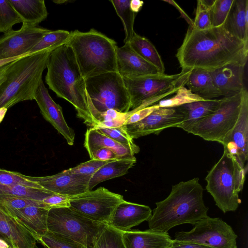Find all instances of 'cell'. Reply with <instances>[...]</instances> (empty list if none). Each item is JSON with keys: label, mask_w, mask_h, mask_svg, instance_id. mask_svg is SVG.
<instances>
[{"label": "cell", "mask_w": 248, "mask_h": 248, "mask_svg": "<svg viewBox=\"0 0 248 248\" xmlns=\"http://www.w3.org/2000/svg\"><path fill=\"white\" fill-rule=\"evenodd\" d=\"M175 56L182 69L210 71L231 63L245 66L248 42L233 36L223 25L202 31L189 26Z\"/></svg>", "instance_id": "cell-1"}, {"label": "cell", "mask_w": 248, "mask_h": 248, "mask_svg": "<svg viewBox=\"0 0 248 248\" xmlns=\"http://www.w3.org/2000/svg\"><path fill=\"white\" fill-rule=\"evenodd\" d=\"M46 83L56 95L70 103L77 116L89 126L97 124L91 110V101L72 49L66 44L52 51L46 66Z\"/></svg>", "instance_id": "cell-2"}, {"label": "cell", "mask_w": 248, "mask_h": 248, "mask_svg": "<svg viewBox=\"0 0 248 248\" xmlns=\"http://www.w3.org/2000/svg\"><path fill=\"white\" fill-rule=\"evenodd\" d=\"M199 178L173 185L169 195L155 203L156 208L148 220L151 231L167 232L181 224L194 225L207 216L208 208L203 201V188Z\"/></svg>", "instance_id": "cell-3"}, {"label": "cell", "mask_w": 248, "mask_h": 248, "mask_svg": "<svg viewBox=\"0 0 248 248\" xmlns=\"http://www.w3.org/2000/svg\"><path fill=\"white\" fill-rule=\"evenodd\" d=\"M46 49L30 54L9 63L0 78V108L34 99L50 52Z\"/></svg>", "instance_id": "cell-4"}, {"label": "cell", "mask_w": 248, "mask_h": 248, "mask_svg": "<svg viewBox=\"0 0 248 248\" xmlns=\"http://www.w3.org/2000/svg\"><path fill=\"white\" fill-rule=\"evenodd\" d=\"M66 44L72 49L84 79L117 72L116 42L95 29L71 31Z\"/></svg>", "instance_id": "cell-5"}, {"label": "cell", "mask_w": 248, "mask_h": 248, "mask_svg": "<svg viewBox=\"0 0 248 248\" xmlns=\"http://www.w3.org/2000/svg\"><path fill=\"white\" fill-rule=\"evenodd\" d=\"M247 170V167L243 166L224 148L222 155L206 176V189L224 213L235 211L241 203L238 194L243 189Z\"/></svg>", "instance_id": "cell-6"}, {"label": "cell", "mask_w": 248, "mask_h": 248, "mask_svg": "<svg viewBox=\"0 0 248 248\" xmlns=\"http://www.w3.org/2000/svg\"><path fill=\"white\" fill-rule=\"evenodd\" d=\"M192 69H182L179 74H159L123 78L128 93L130 110L142 109L155 104L185 86Z\"/></svg>", "instance_id": "cell-7"}, {"label": "cell", "mask_w": 248, "mask_h": 248, "mask_svg": "<svg viewBox=\"0 0 248 248\" xmlns=\"http://www.w3.org/2000/svg\"><path fill=\"white\" fill-rule=\"evenodd\" d=\"M106 224L91 220L69 206L52 208L48 213V231L69 238L87 248H94Z\"/></svg>", "instance_id": "cell-8"}, {"label": "cell", "mask_w": 248, "mask_h": 248, "mask_svg": "<svg viewBox=\"0 0 248 248\" xmlns=\"http://www.w3.org/2000/svg\"><path fill=\"white\" fill-rule=\"evenodd\" d=\"M85 81L86 92L96 111L113 109L126 113L130 110V97L123 77L118 72L88 78Z\"/></svg>", "instance_id": "cell-9"}, {"label": "cell", "mask_w": 248, "mask_h": 248, "mask_svg": "<svg viewBox=\"0 0 248 248\" xmlns=\"http://www.w3.org/2000/svg\"><path fill=\"white\" fill-rule=\"evenodd\" d=\"M241 93L220 99L219 105L213 113L196 122L185 131L204 140L221 143L237 120Z\"/></svg>", "instance_id": "cell-10"}, {"label": "cell", "mask_w": 248, "mask_h": 248, "mask_svg": "<svg viewBox=\"0 0 248 248\" xmlns=\"http://www.w3.org/2000/svg\"><path fill=\"white\" fill-rule=\"evenodd\" d=\"M188 232H177L174 240L193 242L213 248H237V235L232 228L219 218L208 216L200 219Z\"/></svg>", "instance_id": "cell-11"}, {"label": "cell", "mask_w": 248, "mask_h": 248, "mask_svg": "<svg viewBox=\"0 0 248 248\" xmlns=\"http://www.w3.org/2000/svg\"><path fill=\"white\" fill-rule=\"evenodd\" d=\"M123 196L104 187L69 197V207L95 222L107 224Z\"/></svg>", "instance_id": "cell-12"}, {"label": "cell", "mask_w": 248, "mask_h": 248, "mask_svg": "<svg viewBox=\"0 0 248 248\" xmlns=\"http://www.w3.org/2000/svg\"><path fill=\"white\" fill-rule=\"evenodd\" d=\"M185 115L178 107H157L140 121L122 126L133 139L158 134L166 128L177 127L185 119Z\"/></svg>", "instance_id": "cell-13"}, {"label": "cell", "mask_w": 248, "mask_h": 248, "mask_svg": "<svg viewBox=\"0 0 248 248\" xmlns=\"http://www.w3.org/2000/svg\"><path fill=\"white\" fill-rule=\"evenodd\" d=\"M50 30L22 24L18 30H12L0 36V60L27 55Z\"/></svg>", "instance_id": "cell-14"}, {"label": "cell", "mask_w": 248, "mask_h": 248, "mask_svg": "<svg viewBox=\"0 0 248 248\" xmlns=\"http://www.w3.org/2000/svg\"><path fill=\"white\" fill-rule=\"evenodd\" d=\"M91 175L72 173L65 170L57 174L46 176H27V178L43 188L69 197L89 191Z\"/></svg>", "instance_id": "cell-15"}, {"label": "cell", "mask_w": 248, "mask_h": 248, "mask_svg": "<svg viewBox=\"0 0 248 248\" xmlns=\"http://www.w3.org/2000/svg\"><path fill=\"white\" fill-rule=\"evenodd\" d=\"M240 111L232 129L221 144L233 155L244 167L248 159V93L245 87L241 92Z\"/></svg>", "instance_id": "cell-16"}, {"label": "cell", "mask_w": 248, "mask_h": 248, "mask_svg": "<svg viewBox=\"0 0 248 248\" xmlns=\"http://www.w3.org/2000/svg\"><path fill=\"white\" fill-rule=\"evenodd\" d=\"M34 100L36 101L44 119L63 137L68 144L73 145L75 141V132L67 124L62 107L52 99L43 80L36 89Z\"/></svg>", "instance_id": "cell-17"}, {"label": "cell", "mask_w": 248, "mask_h": 248, "mask_svg": "<svg viewBox=\"0 0 248 248\" xmlns=\"http://www.w3.org/2000/svg\"><path fill=\"white\" fill-rule=\"evenodd\" d=\"M152 213L148 206L124 200L117 206L107 224L122 232L128 231L131 228L148 221Z\"/></svg>", "instance_id": "cell-18"}, {"label": "cell", "mask_w": 248, "mask_h": 248, "mask_svg": "<svg viewBox=\"0 0 248 248\" xmlns=\"http://www.w3.org/2000/svg\"><path fill=\"white\" fill-rule=\"evenodd\" d=\"M117 72L123 77H139L161 74L157 68L150 64L126 43L116 51Z\"/></svg>", "instance_id": "cell-19"}, {"label": "cell", "mask_w": 248, "mask_h": 248, "mask_svg": "<svg viewBox=\"0 0 248 248\" xmlns=\"http://www.w3.org/2000/svg\"><path fill=\"white\" fill-rule=\"evenodd\" d=\"M245 67L238 63H231L209 71L214 84L221 96L230 97L241 93L245 88Z\"/></svg>", "instance_id": "cell-20"}, {"label": "cell", "mask_w": 248, "mask_h": 248, "mask_svg": "<svg viewBox=\"0 0 248 248\" xmlns=\"http://www.w3.org/2000/svg\"><path fill=\"white\" fill-rule=\"evenodd\" d=\"M0 233L16 248H37L32 234L15 217L0 207Z\"/></svg>", "instance_id": "cell-21"}, {"label": "cell", "mask_w": 248, "mask_h": 248, "mask_svg": "<svg viewBox=\"0 0 248 248\" xmlns=\"http://www.w3.org/2000/svg\"><path fill=\"white\" fill-rule=\"evenodd\" d=\"M123 239L126 248H168L172 240L168 232L150 230L123 232Z\"/></svg>", "instance_id": "cell-22"}, {"label": "cell", "mask_w": 248, "mask_h": 248, "mask_svg": "<svg viewBox=\"0 0 248 248\" xmlns=\"http://www.w3.org/2000/svg\"><path fill=\"white\" fill-rule=\"evenodd\" d=\"M49 209L29 206L13 211L15 217L34 236L36 240L48 232L47 216Z\"/></svg>", "instance_id": "cell-23"}, {"label": "cell", "mask_w": 248, "mask_h": 248, "mask_svg": "<svg viewBox=\"0 0 248 248\" xmlns=\"http://www.w3.org/2000/svg\"><path fill=\"white\" fill-rule=\"evenodd\" d=\"M84 146L90 156L93 152L101 148L112 150L119 159L131 158L135 155L129 147L119 143L93 127L87 129L85 133Z\"/></svg>", "instance_id": "cell-24"}, {"label": "cell", "mask_w": 248, "mask_h": 248, "mask_svg": "<svg viewBox=\"0 0 248 248\" xmlns=\"http://www.w3.org/2000/svg\"><path fill=\"white\" fill-rule=\"evenodd\" d=\"M223 26L239 40L248 42V0H233Z\"/></svg>", "instance_id": "cell-25"}, {"label": "cell", "mask_w": 248, "mask_h": 248, "mask_svg": "<svg viewBox=\"0 0 248 248\" xmlns=\"http://www.w3.org/2000/svg\"><path fill=\"white\" fill-rule=\"evenodd\" d=\"M8 0L23 24L36 27L47 16L44 0Z\"/></svg>", "instance_id": "cell-26"}, {"label": "cell", "mask_w": 248, "mask_h": 248, "mask_svg": "<svg viewBox=\"0 0 248 248\" xmlns=\"http://www.w3.org/2000/svg\"><path fill=\"white\" fill-rule=\"evenodd\" d=\"M193 93L204 100L214 99L221 96L213 81L209 71L192 69L186 85Z\"/></svg>", "instance_id": "cell-27"}, {"label": "cell", "mask_w": 248, "mask_h": 248, "mask_svg": "<svg viewBox=\"0 0 248 248\" xmlns=\"http://www.w3.org/2000/svg\"><path fill=\"white\" fill-rule=\"evenodd\" d=\"M220 99L203 100L186 104L178 107L185 115L184 121L177 127L185 130L191 125L213 113Z\"/></svg>", "instance_id": "cell-28"}, {"label": "cell", "mask_w": 248, "mask_h": 248, "mask_svg": "<svg viewBox=\"0 0 248 248\" xmlns=\"http://www.w3.org/2000/svg\"><path fill=\"white\" fill-rule=\"evenodd\" d=\"M136 162V158L134 156L113 160L107 163L92 176L89 183V190H92L102 182L124 175Z\"/></svg>", "instance_id": "cell-29"}, {"label": "cell", "mask_w": 248, "mask_h": 248, "mask_svg": "<svg viewBox=\"0 0 248 248\" xmlns=\"http://www.w3.org/2000/svg\"><path fill=\"white\" fill-rule=\"evenodd\" d=\"M128 43L135 53L155 66L161 74H165V68L161 57L155 47L148 39L135 32Z\"/></svg>", "instance_id": "cell-30"}, {"label": "cell", "mask_w": 248, "mask_h": 248, "mask_svg": "<svg viewBox=\"0 0 248 248\" xmlns=\"http://www.w3.org/2000/svg\"><path fill=\"white\" fill-rule=\"evenodd\" d=\"M53 192L44 188H37L21 184L0 186V195H10L42 201Z\"/></svg>", "instance_id": "cell-31"}, {"label": "cell", "mask_w": 248, "mask_h": 248, "mask_svg": "<svg viewBox=\"0 0 248 248\" xmlns=\"http://www.w3.org/2000/svg\"><path fill=\"white\" fill-rule=\"evenodd\" d=\"M117 15L121 18L125 32L124 44L128 43L135 33L134 24L137 13L130 9V0H111Z\"/></svg>", "instance_id": "cell-32"}, {"label": "cell", "mask_w": 248, "mask_h": 248, "mask_svg": "<svg viewBox=\"0 0 248 248\" xmlns=\"http://www.w3.org/2000/svg\"><path fill=\"white\" fill-rule=\"evenodd\" d=\"M71 35V32L59 30L50 31L30 51L32 54L40 51L50 49L53 50L66 44Z\"/></svg>", "instance_id": "cell-33"}, {"label": "cell", "mask_w": 248, "mask_h": 248, "mask_svg": "<svg viewBox=\"0 0 248 248\" xmlns=\"http://www.w3.org/2000/svg\"><path fill=\"white\" fill-rule=\"evenodd\" d=\"M94 248H126L123 232L106 224L96 242Z\"/></svg>", "instance_id": "cell-34"}, {"label": "cell", "mask_w": 248, "mask_h": 248, "mask_svg": "<svg viewBox=\"0 0 248 248\" xmlns=\"http://www.w3.org/2000/svg\"><path fill=\"white\" fill-rule=\"evenodd\" d=\"M36 241L46 248H87L77 241L49 231Z\"/></svg>", "instance_id": "cell-35"}, {"label": "cell", "mask_w": 248, "mask_h": 248, "mask_svg": "<svg viewBox=\"0 0 248 248\" xmlns=\"http://www.w3.org/2000/svg\"><path fill=\"white\" fill-rule=\"evenodd\" d=\"M29 206L45 208L42 202L39 201L10 195H0V207L9 214Z\"/></svg>", "instance_id": "cell-36"}, {"label": "cell", "mask_w": 248, "mask_h": 248, "mask_svg": "<svg viewBox=\"0 0 248 248\" xmlns=\"http://www.w3.org/2000/svg\"><path fill=\"white\" fill-rule=\"evenodd\" d=\"M175 93V95L173 96L162 99L155 104L159 107H176L193 102L204 100L185 86L180 88Z\"/></svg>", "instance_id": "cell-37"}, {"label": "cell", "mask_w": 248, "mask_h": 248, "mask_svg": "<svg viewBox=\"0 0 248 248\" xmlns=\"http://www.w3.org/2000/svg\"><path fill=\"white\" fill-rule=\"evenodd\" d=\"M213 0H197L195 17L193 20V28L205 30L212 28L211 20V6Z\"/></svg>", "instance_id": "cell-38"}, {"label": "cell", "mask_w": 248, "mask_h": 248, "mask_svg": "<svg viewBox=\"0 0 248 248\" xmlns=\"http://www.w3.org/2000/svg\"><path fill=\"white\" fill-rule=\"evenodd\" d=\"M22 21L8 0H0V32L6 33Z\"/></svg>", "instance_id": "cell-39"}, {"label": "cell", "mask_w": 248, "mask_h": 248, "mask_svg": "<svg viewBox=\"0 0 248 248\" xmlns=\"http://www.w3.org/2000/svg\"><path fill=\"white\" fill-rule=\"evenodd\" d=\"M96 129L119 143L129 147L135 155L140 152V147L134 143L133 139L122 126L113 128L98 127Z\"/></svg>", "instance_id": "cell-40"}, {"label": "cell", "mask_w": 248, "mask_h": 248, "mask_svg": "<svg viewBox=\"0 0 248 248\" xmlns=\"http://www.w3.org/2000/svg\"><path fill=\"white\" fill-rule=\"evenodd\" d=\"M233 0H213L211 6L212 27L222 26L227 17Z\"/></svg>", "instance_id": "cell-41"}, {"label": "cell", "mask_w": 248, "mask_h": 248, "mask_svg": "<svg viewBox=\"0 0 248 248\" xmlns=\"http://www.w3.org/2000/svg\"><path fill=\"white\" fill-rule=\"evenodd\" d=\"M21 184L27 186L43 188L38 184L29 180L27 175L19 172L9 171L0 168V186Z\"/></svg>", "instance_id": "cell-42"}, {"label": "cell", "mask_w": 248, "mask_h": 248, "mask_svg": "<svg viewBox=\"0 0 248 248\" xmlns=\"http://www.w3.org/2000/svg\"><path fill=\"white\" fill-rule=\"evenodd\" d=\"M112 160L101 161L91 159L86 162L80 163L75 167L67 169V170L72 173L92 176L101 167Z\"/></svg>", "instance_id": "cell-43"}, {"label": "cell", "mask_w": 248, "mask_h": 248, "mask_svg": "<svg viewBox=\"0 0 248 248\" xmlns=\"http://www.w3.org/2000/svg\"><path fill=\"white\" fill-rule=\"evenodd\" d=\"M91 159L108 161L119 159L115 153L108 148H101L93 152L90 156Z\"/></svg>", "instance_id": "cell-44"}, {"label": "cell", "mask_w": 248, "mask_h": 248, "mask_svg": "<svg viewBox=\"0 0 248 248\" xmlns=\"http://www.w3.org/2000/svg\"><path fill=\"white\" fill-rule=\"evenodd\" d=\"M158 106L155 104L136 111L125 121L124 125L138 122L150 114Z\"/></svg>", "instance_id": "cell-45"}, {"label": "cell", "mask_w": 248, "mask_h": 248, "mask_svg": "<svg viewBox=\"0 0 248 248\" xmlns=\"http://www.w3.org/2000/svg\"><path fill=\"white\" fill-rule=\"evenodd\" d=\"M168 248H213L198 243L193 242L180 241L174 239L171 240Z\"/></svg>", "instance_id": "cell-46"}, {"label": "cell", "mask_w": 248, "mask_h": 248, "mask_svg": "<svg viewBox=\"0 0 248 248\" xmlns=\"http://www.w3.org/2000/svg\"><path fill=\"white\" fill-rule=\"evenodd\" d=\"M166 2H168L171 5L174 6L180 12L181 16L184 18L187 22L189 26H192L193 23V20L191 19L184 12V11L174 1L172 0H163Z\"/></svg>", "instance_id": "cell-47"}, {"label": "cell", "mask_w": 248, "mask_h": 248, "mask_svg": "<svg viewBox=\"0 0 248 248\" xmlns=\"http://www.w3.org/2000/svg\"><path fill=\"white\" fill-rule=\"evenodd\" d=\"M143 1L140 0H130V7L134 13H137L143 5Z\"/></svg>", "instance_id": "cell-48"}, {"label": "cell", "mask_w": 248, "mask_h": 248, "mask_svg": "<svg viewBox=\"0 0 248 248\" xmlns=\"http://www.w3.org/2000/svg\"><path fill=\"white\" fill-rule=\"evenodd\" d=\"M0 248H16L9 240L0 237Z\"/></svg>", "instance_id": "cell-49"}, {"label": "cell", "mask_w": 248, "mask_h": 248, "mask_svg": "<svg viewBox=\"0 0 248 248\" xmlns=\"http://www.w3.org/2000/svg\"><path fill=\"white\" fill-rule=\"evenodd\" d=\"M26 56L27 55L17 57H14L7 59L0 60V67Z\"/></svg>", "instance_id": "cell-50"}, {"label": "cell", "mask_w": 248, "mask_h": 248, "mask_svg": "<svg viewBox=\"0 0 248 248\" xmlns=\"http://www.w3.org/2000/svg\"><path fill=\"white\" fill-rule=\"evenodd\" d=\"M7 110L8 109L5 108H0V123L4 119Z\"/></svg>", "instance_id": "cell-51"}, {"label": "cell", "mask_w": 248, "mask_h": 248, "mask_svg": "<svg viewBox=\"0 0 248 248\" xmlns=\"http://www.w3.org/2000/svg\"><path fill=\"white\" fill-rule=\"evenodd\" d=\"M8 64L9 63L0 67V78L4 74L8 67Z\"/></svg>", "instance_id": "cell-52"}, {"label": "cell", "mask_w": 248, "mask_h": 248, "mask_svg": "<svg viewBox=\"0 0 248 248\" xmlns=\"http://www.w3.org/2000/svg\"><path fill=\"white\" fill-rule=\"evenodd\" d=\"M0 237H2V238H5L4 237H3L2 234L0 233ZM10 241V240H9Z\"/></svg>", "instance_id": "cell-53"}, {"label": "cell", "mask_w": 248, "mask_h": 248, "mask_svg": "<svg viewBox=\"0 0 248 248\" xmlns=\"http://www.w3.org/2000/svg\"></svg>", "instance_id": "cell-54"}]
</instances>
